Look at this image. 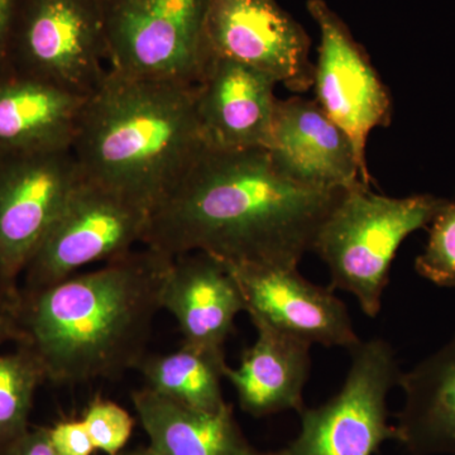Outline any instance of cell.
Masks as SVG:
<instances>
[{"mask_svg":"<svg viewBox=\"0 0 455 455\" xmlns=\"http://www.w3.org/2000/svg\"><path fill=\"white\" fill-rule=\"evenodd\" d=\"M344 190L292 181L265 148L206 147L149 214L142 244L169 259L202 252L227 266L296 269Z\"/></svg>","mask_w":455,"mask_h":455,"instance_id":"obj_1","label":"cell"},{"mask_svg":"<svg viewBox=\"0 0 455 455\" xmlns=\"http://www.w3.org/2000/svg\"><path fill=\"white\" fill-rule=\"evenodd\" d=\"M169 257L145 248L35 292L25 324L29 349L51 381L114 379L146 357Z\"/></svg>","mask_w":455,"mask_h":455,"instance_id":"obj_2","label":"cell"},{"mask_svg":"<svg viewBox=\"0 0 455 455\" xmlns=\"http://www.w3.org/2000/svg\"><path fill=\"white\" fill-rule=\"evenodd\" d=\"M205 148L196 85L108 70L84 108L73 154L84 178L151 214Z\"/></svg>","mask_w":455,"mask_h":455,"instance_id":"obj_3","label":"cell"},{"mask_svg":"<svg viewBox=\"0 0 455 455\" xmlns=\"http://www.w3.org/2000/svg\"><path fill=\"white\" fill-rule=\"evenodd\" d=\"M445 202L430 194L379 196L362 181L346 188L313 248L328 266L331 289L355 296L367 316L379 315L398 248L416 230L430 226Z\"/></svg>","mask_w":455,"mask_h":455,"instance_id":"obj_4","label":"cell"},{"mask_svg":"<svg viewBox=\"0 0 455 455\" xmlns=\"http://www.w3.org/2000/svg\"><path fill=\"white\" fill-rule=\"evenodd\" d=\"M109 70L196 85L212 61L211 0H101Z\"/></svg>","mask_w":455,"mask_h":455,"instance_id":"obj_5","label":"cell"},{"mask_svg":"<svg viewBox=\"0 0 455 455\" xmlns=\"http://www.w3.org/2000/svg\"><path fill=\"white\" fill-rule=\"evenodd\" d=\"M101 0H20L5 66L82 95L109 68Z\"/></svg>","mask_w":455,"mask_h":455,"instance_id":"obj_6","label":"cell"},{"mask_svg":"<svg viewBox=\"0 0 455 455\" xmlns=\"http://www.w3.org/2000/svg\"><path fill=\"white\" fill-rule=\"evenodd\" d=\"M350 367L340 391L315 409L300 412L301 430L287 455H374L396 440L388 423L387 397L401 371L391 344L381 338L349 350Z\"/></svg>","mask_w":455,"mask_h":455,"instance_id":"obj_7","label":"cell"},{"mask_svg":"<svg viewBox=\"0 0 455 455\" xmlns=\"http://www.w3.org/2000/svg\"><path fill=\"white\" fill-rule=\"evenodd\" d=\"M149 212L103 185L80 179L28 265L36 291L142 243Z\"/></svg>","mask_w":455,"mask_h":455,"instance_id":"obj_8","label":"cell"},{"mask_svg":"<svg viewBox=\"0 0 455 455\" xmlns=\"http://www.w3.org/2000/svg\"><path fill=\"white\" fill-rule=\"evenodd\" d=\"M307 11L320 31L314 84L316 103L346 132L355 147L364 179L368 137L374 128L388 127L392 99L387 86L348 26L324 0H307Z\"/></svg>","mask_w":455,"mask_h":455,"instance_id":"obj_9","label":"cell"},{"mask_svg":"<svg viewBox=\"0 0 455 455\" xmlns=\"http://www.w3.org/2000/svg\"><path fill=\"white\" fill-rule=\"evenodd\" d=\"M212 57L233 60L295 92L313 88L310 37L276 0H211Z\"/></svg>","mask_w":455,"mask_h":455,"instance_id":"obj_10","label":"cell"},{"mask_svg":"<svg viewBox=\"0 0 455 455\" xmlns=\"http://www.w3.org/2000/svg\"><path fill=\"white\" fill-rule=\"evenodd\" d=\"M73 149L0 157V277L26 269L82 179Z\"/></svg>","mask_w":455,"mask_h":455,"instance_id":"obj_11","label":"cell"},{"mask_svg":"<svg viewBox=\"0 0 455 455\" xmlns=\"http://www.w3.org/2000/svg\"><path fill=\"white\" fill-rule=\"evenodd\" d=\"M227 267L241 289L251 319L263 320L311 344L350 350L361 343L344 302L331 287L302 277L298 268Z\"/></svg>","mask_w":455,"mask_h":455,"instance_id":"obj_12","label":"cell"},{"mask_svg":"<svg viewBox=\"0 0 455 455\" xmlns=\"http://www.w3.org/2000/svg\"><path fill=\"white\" fill-rule=\"evenodd\" d=\"M268 154L283 175L304 187L341 190L364 179L346 132L315 100L277 99Z\"/></svg>","mask_w":455,"mask_h":455,"instance_id":"obj_13","label":"cell"},{"mask_svg":"<svg viewBox=\"0 0 455 455\" xmlns=\"http://www.w3.org/2000/svg\"><path fill=\"white\" fill-rule=\"evenodd\" d=\"M276 85L252 68L212 57L196 85L197 121L206 147L223 151L268 149Z\"/></svg>","mask_w":455,"mask_h":455,"instance_id":"obj_14","label":"cell"},{"mask_svg":"<svg viewBox=\"0 0 455 455\" xmlns=\"http://www.w3.org/2000/svg\"><path fill=\"white\" fill-rule=\"evenodd\" d=\"M161 307L178 322L182 344L224 353L235 317L245 311V302L224 263L209 254L193 252L171 260Z\"/></svg>","mask_w":455,"mask_h":455,"instance_id":"obj_15","label":"cell"},{"mask_svg":"<svg viewBox=\"0 0 455 455\" xmlns=\"http://www.w3.org/2000/svg\"><path fill=\"white\" fill-rule=\"evenodd\" d=\"M89 97L4 66L0 70V157L73 149Z\"/></svg>","mask_w":455,"mask_h":455,"instance_id":"obj_16","label":"cell"},{"mask_svg":"<svg viewBox=\"0 0 455 455\" xmlns=\"http://www.w3.org/2000/svg\"><path fill=\"white\" fill-rule=\"evenodd\" d=\"M251 320L257 339L242 355L238 368H226L224 379L235 388L242 410L254 418L289 410L300 414L313 344L263 320Z\"/></svg>","mask_w":455,"mask_h":455,"instance_id":"obj_17","label":"cell"},{"mask_svg":"<svg viewBox=\"0 0 455 455\" xmlns=\"http://www.w3.org/2000/svg\"><path fill=\"white\" fill-rule=\"evenodd\" d=\"M403 405L396 442L411 455H455V334L433 355L401 372Z\"/></svg>","mask_w":455,"mask_h":455,"instance_id":"obj_18","label":"cell"},{"mask_svg":"<svg viewBox=\"0 0 455 455\" xmlns=\"http://www.w3.org/2000/svg\"><path fill=\"white\" fill-rule=\"evenodd\" d=\"M131 398L156 453L239 455L250 448L229 403L220 411H204L147 387L132 392Z\"/></svg>","mask_w":455,"mask_h":455,"instance_id":"obj_19","label":"cell"},{"mask_svg":"<svg viewBox=\"0 0 455 455\" xmlns=\"http://www.w3.org/2000/svg\"><path fill=\"white\" fill-rule=\"evenodd\" d=\"M224 353L182 344L167 355L143 358L137 370L145 387L184 405L204 411H220L228 406L221 390L226 368Z\"/></svg>","mask_w":455,"mask_h":455,"instance_id":"obj_20","label":"cell"},{"mask_svg":"<svg viewBox=\"0 0 455 455\" xmlns=\"http://www.w3.org/2000/svg\"><path fill=\"white\" fill-rule=\"evenodd\" d=\"M44 377L31 349L0 355V445L26 433L33 397Z\"/></svg>","mask_w":455,"mask_h":455,"instance_id":"obj_21","label":"cell"},{"mask_svg":"<svg viewBox=\"0 0 455 455\" xmlns=\"http://www.w3.org/2000/svg\"><path fill=\"white\" fill-rule=\"evenodd\" d=\"M415 269L436 286L455 289V202L447 200L431 220L429 238Z\"/></svg>","mask_w":455,"mask_h":455,"instance_id":"obj_22","label":"cell"},{"mask_svg":"<svg viewBox=\"0 0 455 455\" xmlns=\"http://www.w3.org/2000/svg\"><path fill=\"white\" fill-rule=\"evenodd\" d=\"M82 420L95 451L107 455L121 454L133 433L134 420L130 412L118 403L103 398L90 403Z\"/></svg>","mask_w":455,"mask_h":455,"instance_id":"obj_23","label":"cell"},{"mask_svg":"<svg viewBox=\"0 0 455 455\" xmlns=\"http://www.w3.org/2000/svg\"><path fill=\"white\" fill-rule=\"evenodd\" d=\"M47 434L57 455H92L95 451L82 419L57 423L55 427H47Z\"/></svg>","mask_w":455,"mask_h":455,"instance_id":"obj_24","label":"cell"},{"mask_svg":"<svg viewBox=\"0 0 455 455\" xmlns=\"http://www.w3.org/2000/svg\"><path fill=\"white\" fill-rule=\"evenodd\" d=\"M3 455H57L51 445L47 427L27 430L20 438L4 447Z\"/></svg>","mask_w":455,"mask_h":455,"instance_id":"obj_25","label":"cell"},{"mask_svg":"<svg viewBox=\"0 0 455 455\" xmlns=\"http://www.w3.org/2000/svg\"><path fill=\"white\" fill-rule=\"evenodd\" d=\"M20 0H0V70L7 62L9 42Z\"/></svg>","mask_w":455,"mask_h":455,"instance_id":"obj_26","label":"cell"},{"mask_svg":"<svg viewBox=\"0 0 455 455\" xmlns=\"http://www.w3.org/2000/svg\"><path fill=\"white\" fill-rule=\"evenodd\" d=\"M18 334H20V331L16 320L11 311L5 309L3 302L0 301V341L11 339V338L17 337Z\"/></svg>","mask_w":455,"mask_h":455,"instance_id":"obj_27","label":"cell"},{"mask_svg":"<svg viewBox=\"0 0 455 455\" xmlns=\"http://www.w3.org/2000/svg\"><path fill=\"white\" fill-rule=\"evenodd\" d=\"M119 455H160L158 453H156L154 449L151 447H143V448H137L133 449V451H122Z\"/></svg>","mask_w":455,"mask_h":455,"instance_id":"obj_28","label":"cell"},{"mask_svg":"<svg viewBox=\"0 0 455 455\" xmlns=\"http://www.w3.org/2000/svg\"><path fill=\"white\" fill-rule=\"evenodd\" d=\"M239 455H287V451L286 449H281V451H266V453H262V451H254V449L250 447Z\"/></svg>","mask_w":455,"mask_h":455,"instance_id":"obj_29","label":"cell"}]
</instances>
